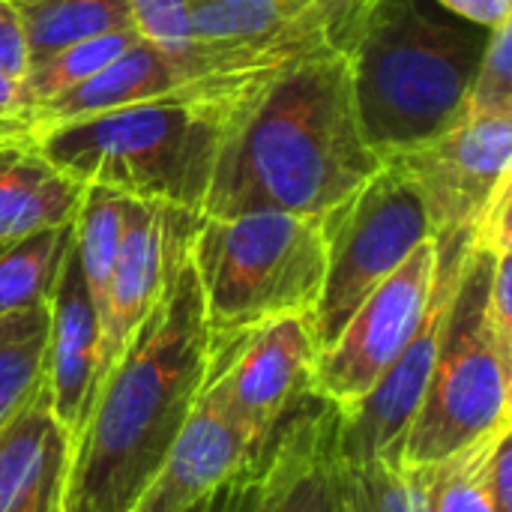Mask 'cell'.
Instances as JSON below:
<instances>
[{
  "label": "cell",
  "mask_w": 512,
  "mask_h": 512,
  "mask_svg": "<svg viewBox=\"0 0 512 512\" xmlns=\"http://www.w3.org/2000/svg\"><path fill=\"white\" fill-rule=\"evenodd\" d=\"M207 357L210 327L186 243L159 303L90 396L63 512H132L201 396Z\"/></svg>",
  "instance_id": "obj_1"
},
{
  "label": "cell",
  "mask_w": 512,
  "mask_h": 512,
  "mask_svg": "<svg viewBox=\"0 0 512 512\" xmlns=\"http://www.w3.org/2000/svg\"><path fill=\"white\" fill-rule=\"evenodd\" d=\"M381 165L357 117L348 51L321 54L234 102L204 216L321 219Z\"/></svg>",
  "instance_id": "obj_2"
},
{
  "label": "cell",
  "mask_w": 512,
  "mask_h": 512,
  "mask_svg": "<svg viewBox=\"0 0 512 512\" xmlns=\"http://www.w3.org/2000/svg\"><path fill=\"white\" fill-rule=\"evenodd\" d=\"M486 27L432 0H378L354 39L351 84L369 147L393 159L468 114Z\"/></svg>",
  "instance_id": "obj_3"
},
{
  "label": "cell",
  "mask_w": 512,
  "mask_h": 512,
  "mask_svg": "<svg viewBox=\"0 0 512 512\" xmlns=\"http://www.w3.org/2000/svg\"><path fill=\"white\" fill-rule=\"evenodd\" d=\"M234 102L180 90L57 126L33 144L78 186L204 216Z\"/></svg>",
  "instance_id": "obj_4"
},
{
  "label": "cell",
  "mask_w": 512,
  "mask_h": 512,
  "mask_svg": "<svg viewBox=\"0 0 512 512\" xmlns=\"http://www.w3.org/2000/svg\"><path fill=\"white\" fill-rule=\"evenodd\" d=\"M210 336H225L285 315H312L327 246L321 219L252 210L201 216L189 237Z\"/></svg>",
  "instance_id": "obj_5"
},
{
  "label": "cell",
  "mask_w": 512,
  "mask_h": 512,
  "mask_svg": "<svg viewBox=\"0 0 512 512\" xmlns=\"http://www.w3.org/2000/svg\"><path fill=\"white\" fill-rule=\"evenodd\" d=\"M378 0H189V90L246 99L282 69L351 51Z\"/></svg>",
  "instance_id": "obj_6"
},
{
  "label": "cell",
  "mask_w": 512,
  "mask_h": 512,
  "mask_svg": "<svg viewBox=\"0 0 512 512\" xmlns=\"http://www.w3.org/2000/svg\"><path fill=\"white\" fill-rule=\"evenodd\" d=\"M489 276L492 252L474 243L447 309L429 387L399 450L408 468L441 465L512 426V360L501 354L486 318Z\"/></svg>",
  "instance_id": "obj_7"
},
{
  "label": "cell",
  "mask_w": 512,
  "mask_h": 512,
  "mask_svg": "<svg viewBox=\"0 0 512 512\" xmlns=\"http://www.w3.org/2000/svg\"><path fill=\"white\" fill-rule=\"evenodd\" d=\"M321 231L327 264L312 327L324 351L360 303L432 237V225L411 177L396 162L384 159L363 186L321 216Z\"/></svg>",
  "instance_id": "obj_8"
},
{
  "label": "cell",
  "mask_w": 512,
  "mask_h": 512,
  "mask_svg": "<svg viewBox=\"0 0 512 512\" xmlns=\"http://www.w3.org/2000/svg\"><path fill=\"white\" fill-rule=\"evenodd\" d=\"M318 357L312 315H285L210 336L204 390L225 402L264 459L276 429L312 396Z\"/></svg>",
  "instance_id": "obj_9"
},
{
  "label": "cell",
  "mask_w": 512,
  "mask_h": 512,
  "mask_svg": "<svg viewBox=\"0 0 512 512\" xmlns=\"http://www.w3.org/2000/svg\"><path fill=\"white\" fill-rule=\"evenodd\" d=\"M435 273L438 243L429 237L360 303L333 345L321 351L312 393L342 411L360 405L417 333L432 300Z\"/></svg>",
  "instance_id": "obj_10"
},
{
  "label": "cell",
  "mask_w": 512,
  "mask_h": 512,
  "mask_svg": "<svg viewBox=\"0 0 512 512\" xmlns=\"http://www.w3.org/2000/svg\"><path fill=\"white\" fill-rule=\"evenodd\" d=\"M417 186L432 237L477 231L492 201L512 186V114H474L393 156Z\"/></svg>",
  "instance_id": "obj_11"
},
{
  "label": "cell",
  "mask_w": 512,
  "mask_h": 512,
  "mask_svg": "<svg viewBox=\"0 0 512 512\" xmlns=\"http://www.w3.org/2000/svg\"><path fill=\"white\" fill-rule=\"evenodd\" d=\"M438 243V273L429 309L396 357V363L378 378V384L366 393L360 405L342 411V456L345 462H369V459H399L405 432L423 402L429 387V375L441 348V333L447 321V309L462 276L465 258L474 246L471 234L435 237Z\"/></svg>",
  "instance_id": "obj_12"
},
{
  "label": "cell",
  "mask_w": 512,
  "mask_h": 512,
  "mask_svg": "<svg viewBox=\"0 0 512 512\" xmlns=\"http://www.w3.org/2000/svg\"><path fill=\"white\" fill-rule=\"evenodd\" d=\"M201 216L129 198L120 252L99 303V360L96 384L123 354L129 339L159 303L171 264L189 243ZM96 390V387H93Z\"/></svg>",
  "instance_id": "obj_13"
},
{
  "label": "cell",
  "mask_w": 512,
  "mask_h": 512,
  "mask_svg": "<svg viewBox=\"0 0 512 512\" xmlns=\"http://www.w3.org/2000/svg\"><path fill=\"white\" fill-rule=\"evenodd\" d=\"M261 512H351L342 408L306 396L261 459Z\"/></svg>",
  "instance_id": "obj_14"
},
{
  "label": "cell",
  "mask_w": 512,
  "mask_h": 512,
  "mask_svg": "<svg viewBox=\"0 0 512 512\" xmlns=\"http://www.w3.org/2000/svg\"><path fill=\"white\" fill-rule=\"evenodd\" d=\"M246 429L225 402L201 387L177 441L132 512H192L243 468L258 465Z\"/></svg>",
  "instance_id": "obj_15"
},
{
  "label": "cell",
  "mask_w": 512,
  "mask_h": 512,
  "mask_svg": "<svg viewBox=\"0 0 512 512\" xmlns=\"http://www.w3.org/2000/svg\"><path fill=\"white\" fill-rule=\"evenodd\" d=\"M99 360V312L84 282L75 237L63 249L51 294H48V336H45V369L42 393L60 420V426L78 435L93 387Z\"/></svg>",
  "instance_id": "obj_16"
},
{
  "label": "cell",
  "mask_w": 512,
  "mask_h": 512,
  "mask_svg": "<svg viewBox=\"0 0 512 512\" xmlns=\"http://www.w3.org/2000/svg\"><path fill=\"white\" fill-rule=\"evenodd\" d=\"M72 435L42 387L0 426V512H63Z\"/></svg>",
  "instance_id": "obj_17"
},
{
  "label": "cell",
  "mask_w": 512,
  "mask_h": 512,
  "mask_svg": "<svg viewBox=\"0 0 512 512\" xmlns=\"http://www.w3.org/2000/svg\"><path fill=\"white\" fill-rule=\"evenodd\" d=\"M84 186L51 165L33 141L0 138V243L69 225Z\"/></svg>",
  "instance_id": "obj_18"
},
{
  "label": "cell",
  "mask_w": 512,
  "mask_h": 512,
  "mask_svg": "<svg viewBox=\"0 0 512 512\" xmlns=\"http://www.w3.org/2000/svg\"><path fill=\"white\" fill-rule=\"evenodd\" d=\"M24 30L30 60L72 42L132 27L126 0H6Z\"/></svg>",
  "instance_id": "obj_19"
},
{
  "label": "cell",
  "mask_w": 512,
  "mask_h": 512,
  "mask_svg": "<svg viewBox=\"0 0 512 512\" xmlns=\"http://www.w3.org/2000/svg\"><path fill=\"white\" fill-rule=\"evenodd\" d=\"M72 222L0 243V318L48 306V294L69 243Z\"/></svg>",
  "instance_id": "obj_20"
},
{
  "label": "cell",
  "mask_w": 512,
  "mask_h": 512,
  "mask_svg": "<svg viewBox=\"0 0 512 512\" xmlns=\"http://www.w3.org/2000/svg\"><path fill=\"white\" fill-rule=\"evenodd\" d=\"M141 36L135 27L111 30L102 36H90L81 42H72L66 48H57L45 57L30 60L24 78H21V108H33L42 102L57 99L60 93L72 90L84 78L105 69L111 60L126 54L132 45H138Z\"/></svg>",
  "instance_id": "obj_21"
},
{
  "label": "cell",
  "mask_w": 512,
  "mask_h": 512,
  "mask_svg": "<svg viewBox=\"0 0 512 512\" xmlns=\"http://www.w3.org/2000/svg\"><path fill=\"white\" fill-rule=\"evenodd\" d=\"M126 213H129V198L99 189V186H84L81 204L72 219L78 264H81L84 282L90 288V297L96 303V312H99L108 276H111L117 252H120Z\"/></svg>",
  "instance_id": "obj_22"
},
{
  "label": "cell",
  "mask_w": 512,
  "mask_h": 512,
  "mask_svg": "<svg viewBox=\"0 0 512 512\" xmlns=\"http://www.w3.org/2000/svg\"><path fill=\"white\" fill-rule=\"evenodd\" d=\"M48 306L0 318V426L42 387Z\"/></svg>",
  "instance_id": "obj_23"
},
{
  "label": "cell",
  "mask_w": 512,
  "mask_h": 512,
  "mask_svg": "<svg viewBox=\"0 0 512 512\" xmlns=\"http://www.w3.org/2000/svg\"><path fill=\"white\" fill-rule=\"evenodd\" d=\"M512 432L501 429L480 444L462 450L459 456L441 462V465H426V495H429V512H498L492 504V495L486 489V459L495 441Z\"/></svg>",
  "instance_id": "obj_24"
},
{
  "label": "cell",
  "mask_w": 512,
  "mask_h": 512,
  "mask_svg": "<svg viewBox=\"0 0 512 512\" xmlns=\"http://www.w3.org/2000/svg\"><path fill=\"white\" fill-rule=\"evenodd\" d=\"M132 27L144 42L159 48L171 63L180 66L183 78L192 57V15L189 0H126ZM189 87V81H186Z\"/></svg>",
  "instance_id": "obj_25"
},
{
  "label": "cell",
  "mask_w": 512,
  "mask_h": 512,
  "mask_svg": "<svg viewBox=\"0 0 512 512\" xmlns=\"http://www.w3.org/2000/svg\"><path fill=\"white\" fill-rule=\"evenodd\" d=\"M468 111L512 114V18H504L486 33V45L471 84Z\"/></svg>",
  "instance_id": "obj_26"
},
{
  "label": "cell",
  "mask_w": 512,
  "mask_h": 512,
  "mask_svg": "<svg viewBox=\"0 0 512 512\" xmlns=\"http://www.w3.org/2000/svg\"><path fill=\"white\" fill-rule=\"evenodd\" d=\"M351 512H411L399 459L345 462Z\"/></svg>",
  "instance_id": "obj_27"
},
{
  "label": "cell",
  "mask_w": 512,
  "mask_h": 512,
  "mask_svg": "<svg viewBox=\"0 0 512 512\" xmlns=\"http://www.w3.org/2000/svg\"><path fill=\"white\" fill-rule=\"evenodd\" d=\"M486 318H489V327L501 354L512 360V249L492 252Z\"/></svg>",
  "instance_id": "obj_28"
},
{
  "label": "cell",
  "mask_w": 512,
  "mask_h": 512,
  "mask_svg": "<svg viewBox=\"0 0 512 512\" xmlns=\"http://www.w3.org/2000/svg\"><path fill=\"white\" fill-rule=\"evenodd\" d=\"M204 512H261V462L222 483L204 501Z\"/></svg>",
  "instance_id": "obj_29"
},
{
  "label": "cell",
  "mask_w": 512,
  "mask_h": 512,
  "mask_svg": "<svg viewBox=\"0 0 512 512\" xmlns=\"http://www.w3.org/2000/svg\"><path fill=\"white\" fill-rule=\"evenodd\" d=\"M27 66H30V48H27L21 21L15 9L6 0H0V72L21 81Z\"/></svg>",
  "instance_id": "obj_30"
},
{
  "label": "cell",
  "mask_w": 512,
  "mask_h": 512,
  "mask_svg": "<svg viewBox=\"0 0 512 512\" xmlns=\"http://www.w3.org/2000/svg\"><path fill=\"white\" fill-rule=\"evenodd\" d=\"M483 477L495 510L512 512V432H504L489 450Z\"/></svg>",
  "instance_id": "obj_31"
},
{
  "label": "cell",
  "mask_w": 512,
  "mask_h": 512,
  "mask_svg": "<svg viewBox=\"0 0 512 512\" xmlns=\"http://www.w3.org/2000/svg\"><path fill=\"white\" fill-rule=\"evenodd\" d=\"M432 3H438L444 12H450L462 21H471L486 30L501 24L504 18H512V0H432Z\"/></svg>",
  "instance_id": "obj_32"
},
{
  "label": "cell",
  "mask_w": 512,
  "mask_h": 512,
  "mask_svg": "<svg viewBox=\"0 0 512 512\" xmlns=\"http://www.w3.org/2000/svg\"><path fill=\"white\" fill-rule=\"evenodd\" d=\"M21 108V81L0 72V120Z\"/></svg>",
  "instance_id": "obj_33"
},
{
  "label": "cell",
  "mask_w": 512,
  "mask_h": 512,
  "mask_svg": "<svg viewBox=\"0 0 512 512\" xmlns=\"http://www.w3.org/2000/svg\"><path fill=\"white\" fill-rule=\"evenodd\" d=\"M192 512H204V504H201V507H195V510Z\"/></svg>",
  "instance_id": "obj_34"
}]
</instances>
